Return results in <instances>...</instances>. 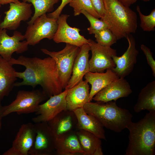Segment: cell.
<instances>
[{
    "mask_svg": "<svg viewBox=\"0 0 155 155\" xmlns=\"http://www.w3.org/2000/svg\"><path fill=\"white\" fill-rule=\"evenodd\" d=\"M9 61L13 65L25 67L23 72L15 71L16 77L22 81L16 82L15 86H30L34 88L40 85L49 98L62 92L56 62L50 57L41 59L21 55L17 59L12 57Z\"/></svg>",
    "mask_w": 155,
    "mask_h": 155,
    "instance_id": "1",
    "label": "cell"
},
{
    "mask_svg": "<svg viewBox=\"0 0 155 155\" xmlns=\"http://www.w3.org/2000/svg\"><path fill=\"white\" fill-rule=\"evenodd\" d=\"M125 155L155 154V111L149 112L137 122H131Z\"/></svg>",
    "mask_w": 155,
    "mask_h": 155,
    "instance_id": "2",
    "label": "cell"
},
{
    "mask_svg": "<svg viewBox=\"0 0 155 155\" xmlns=\"http://www.w3.org/2000/svg\"><path fill=\"white\" fill-rule=\"evenodd\" d=\"M105 12L101 19L117 40L135 33L137 27L136 13L118 0H103Z\"/></svg>",
    "mask_w": 155,
    "mask_h": 155,
    "instance_id": "3",
    "label": "cell"
},
{
    "mask_svg": "<svg viewBox=\"0 0 155 155\" xmlns=\"http://www.w3.org/2000/svg\"><path fill=\"white\" fill-rule=\"evenodd\" d=\"M83 108L88 114L95 117L104 127L116 132L126 128L133 116L128 110L120 107L115 101L86 103Z\"/></svg>",
    "mask_w": 155,
    "mask_h": 155,
    "instance_id": "4",
    "label": "cell"
},
{
    "mask_svg": "<svg viewBox=\"0 0 155 155\" xmlns=\"http://www.w3.org/2000/svg\"><path fill=\"white\" fill-rule=\"evenodd\" d=\"M49 97L42 90H20L15 100L3 106V117L12 113L18 115L35 113L40 103Z\"/></svg>",
    "mask_w": 155,
    "mask_h": 155,
    "instance_id": "5",
    "label": "cell"
},
{
    "mask_svg": "<svg viewBox=\"0 0 155 155\" xmlns=\"http://www.w3.org/2000/svg\"><path fill=\"white\" fill-rule=\"evenodd\" d=\"M80 49L78 46L66 43L64 48L58 51L41 49L43 53L49 55L55 61L63 89H65L71 77L74 61Z\"/></svg>",
    "mask_w": 155,
    "mask_h": 155,
    "instance_id": "6",
    "label": "cell"
},
{
    "mask_svg": "<svg viewBox=\"0 0 155 155\" xmlns=\"http://www.w3.org/2000/svg\"><path fill=\"white\" fill-rule=\"evenodd\" d=\"M58 28L57 20L46 14L36 18L28 25L24 35L28 44L34 46L44 38L53 39Z\"/></svg>",
    "mask_w": 155,
    "mask_h": 155,
    "instance_id": "7",
    "label": "cell"
},
{
    "mask_svg": "<svg viewBox=\"0 0 155 155\" xmlns=\"http://www.w3.org/2000/svg\"><path fill=\"white\" fill-rule=\"evenodd\" d=\"M92 56L89 60V71L92 72L103 73L105 70L115 67L112 59L117 55V51L111 46L101 45L93 40L88 39Z\"/></svg>",
    "mask_w": 155,
    "mask_h": 155,
    "instance_id": "8",
    "label": "cell"
},
{
    "mask_svg": "<svg viewBox=\"0 0 155 155\" xmlns=\"http://www.w3.org/2000/svg\"><path fill=\"white\" fill-rule=\"evenodd\" d=\"M36 135L29 155H51L55 151L56 137L47 122L34 124Z\"/></svg>",
    "mask_w": 155,
    "mask_h": 155,
    "instance_id": "9",
    "label": "cell"
},
{
    "mask_svg": "<svg viewBox=\"0 0 155 155\" xmlns=\"http://www.w3.org/2000/svg\"><path fill=\"white\" fill-rule=\"evenodd\" d=\"M68 90L50 96L45 102L40 104L35 113L37 115L32 119V121L47 122L61 111L67 110L66 96Z\"/></svg>",
    "mask_w": 155,
    "mask_h": 155,
    "instance_id": "10",
    "label": "cell"
},
{
    "mask_svg": "<svg viewBox=\"0 0 155 155\" xmlns=\"http://www.w3.org/2000/svg\"><path fill=\"white\" fill-rule=\"evenodd\" d=\"M36 133L34 124L32 123L22 125L17 133L11 146L3 155H29L32 146Z\"/></svg>",
    "mask_w": 155,
    "mask_h": 155,
    "instance_id": "11",
    "label": "cell"
},
{
    "mask_svg": "<svg viewBox=\"0 0 155 155\" xmlns=\"http://www.w3.org/2000/svg\"><path fill=\"white\" fill-rule=\"evenodd\" d=\"M126 38L129 44L127 50L121 56L115 55L112 57L115 67L111 69L119 78H124L132 72L139 54L136 47L135 40L133 36L130 34Z\"/></svg>",
    "mask_w": 155,
    "mask_h": 155,
    "instance_id": "12",
    "label": "cell"
},
{
    "mask_svg": "<svg viewBox=\"0 0 155 155\" xmlns=\"http://www.w3.org/2000/svg\"><path fill=\"white\" fill-rule=\"evenodd\" d=\"M7 29H0V55L9 61L12 54L23 53L28 49L29 45L25 39L24 35L17 31H14L11 36L7 33Z\"/></svg>",
    "mask_w": 155,
    "mask_h": 155,
    "instance_id": "13",
    "label": "cell"
},
{
    "mask_svg": "<svg viewBox=\"0 0 155 155\" xmlns=\"http://www.w3.org/2000/svg\"><path fill=\"white\" fill-rule=\"evenodd\" d=\"M32 4L24 2L9 3V9L5 12V16L0 24V29L15 30L22 21H26L32 17Z\"/></svg>",
    "mask_w": 155,
    "mask_h": 155,
    "instance_id": "14",
    "label": "cell"
},
{
    "mask_svg": "<svg viewBox=\"0 0 155 155\" xmlns=\"http://www.w3.org/2000/svg\"><path fill=\"white\" fill-rule=\"evenodd\" d=\"M69 15L61 14L57 20L58 28L53 38L56 43L64 42L80 47L84 44H88V39L80 33V30L72 27L67 22Z\"/></svg>",
    "mask_w": 155,
    "mask_h": 155,
    "instance_id": "15",
    "label": "cell"
},
{
    "mask_svg": "<svg viewBox=\"0 0 155 155\" xmlns=\"http://www.w3.org/2000/svg\"><path fill=\"white\" fill-rule=\"evenodd\" d=\"M132 92L129 83L124 78H119L97 92L92 100L106 102L128 96Z\"/></svg>",
    "mask_w": 155,
    "mask_h": 155,
    "instance_id": "16",
    "label": "cell"
},
{
    "mask_svg": "<svg viewBox=\"0 0 155 155\" xmlns=\"http://www.w3.org/2000/svg\"><path fill=\"white\" fill-rule=\"evenodd\" d=\"M80 48L74 61L71 77L65 89H70L82 81L85 74L89 71L90 46L88 44H86Z\"/></svg>",
    "mask_w": 155,
    "mask_h": 155,
    "instance_id": "17",
    "label": "cell"
},
{
    "mask_svg": "<svg viewBox=\"0 0 155 155\" xmlns=\"http://www.w3.org/2000/svg\"><path fill=\"white\" fill-rule=\"evenodd\" d=\"M77 119L73 111L63 110L47 123L56 138L77 129Z\"/></svg>",
    "mask_w": 155,
    "mask_h": 155,
    "instance_id": "18",
    "label": "cell"
},
{
    "mask_svg": "<svg viewBox=\"0 0 155 155\" xmlns=\"http://www.w3.org/2000/svg\"><path fill=\"white\" fill-rule=\"evenodd\" d=\"M90 88L88 82L83 80L69 89L66 96L67 110L73 111L83 108L90 101Z\"/></svg>",
    "mask_w": 155,
    "mask_h": 155,
    "instance_id": "19",
    "label": "cell"
},
{
    "mask_svg": "<svg viewBox=\"0 0 155 155\" xmlns=\"http://www.w3.org/2000/svg\"><path fill=\"white\" fill-rule=\"evenodd\" d=\"M55 151L59 155H85L75 133V131L56 138Z\"/></svg>",
    "mask_w": 155,
    "mask_h": 155,
    "instance_id": "20",
    "label": "cell"
},
{
    "mask_svg": "<svg viewBox=\"0 0 155 155\" xmlns=\"http://www.w3.org/2000/svg\"><path fill=\"white\" fill-rule=\"evenodd\" d=\"M73 111L77 119V129L89 131L100 139L106 140L103 126L95 117L87 114L83 108Z\"/></svg>",
    "mask_w": 155,
    "mask_h": 155,
    "instance_id": "21",
    "label": "cell"
},
{
    "mask_svg": "<svg viewBox=\"0 0 155 155\" xmlns=\"http://www.w3.org/2000/svg\"><path fill=\"white\" fill-rule=\"evenodd\" d=\"M9 61L0 55V100L9 96L16 83L17 78L16 71Z\"/></svg>",
    "mask_w": 155,
    "mask_h": 155,
    "instance_id": "22",
    "label": "cell"
},
{
    "mask_svg": "<svg viewBox=\"0 0 155 155\" xmlns=\"http://www.w3.org/2000/svg\"><path fill=\"white\" fill-rule=\"evenodd\" d=\"M105 73L88 72L84 78L91 86L90 92V101L92 100L94 96L100 90L109 84L115 81L119 78L112 71L111 69L106 70Z\"/></svg>",
    "mask_w": 155,
    "mask_h": 155,
    "instance_id": "23",
    "label": "cell"
},
{
    "mask_svg": "<svg viewBox=\"0 0 155 155\" xmlns=\"http://www.w3.org/2000/svg\"><path fill=\"white\" fill-rule=\"evenodd\" d=\"M75 133L85 155H103L100 139L92 133L77 129Z\"/></svg>",
    "mask_w": 155,
    "mask_h": 155,
    "instance_id": "24",
    "label": "cell"
},
{
    "mask_svg": "<svg viewBox=\"0 0 155 155\" xmlns=\"http://www.w3.org/2000/svg\"><path fill=\"white\" fill-rule=\"evenodd\" d=\"M133 109L136 113L146 110L155 111V81L148 83L141 90Z\"/></svg>",
    "mask_w": 155,
    "mask_h": 155,
    "instance_id": "25",
    "label": "cell"
},
{
    "mask_svg": "<svg viewBox=\"0 0 155 155\" xmlns=\"http://www.w3.org/2000/svg\"><path fill=\"white\" fill-rule=\"evenodd\" d=\"M23 1L31 3L34 8V13L30 19L27 22L28 25L33 23L38 17L47 12L53 11L54 5L60 0H22Z\"/></svg>",
    "mask_w": 155,
    "mask_h": 155,
    "instance_id": "26",
    "label": "cell"
},
{
    "mask_svg": "<svg viewBox=\"0 0 155 155\" xmlns=\"http://www.w3.org/2000/svg\"><path fill=\"white\" fill-rule=\"evenodd\" d=\"M74 10V15H79L85 11L97 18H101L93 7L90 0H71L69 3Z\"/></svg>",
    "mask_w": 155,
    "mask_h": 155,
    "instance_id": "27",
    "label": "cell"
},
{
    "mask_svg": "<svg viewBox=\"0 0 155 155\" xmlns=\"http://www.w3.org/2000/svg\"><path fill=\"white\" fill-rule=\"evenodd\" d=\"M94 34L97 43L102 46H111L117 40L115 36L108 28L101 30Z\"/></svg>",
    "mask_w": 155,
    "mask_h": 155,
    "instance_id": "28",
    "label": "cell"
},
{
    "mask_svg": "<svg viewBox=\"0 0 155 155\" xmlns=\"http://www.w3.org/2000/svg\"><path fill=\"white\" fill-rule=\"evenodd\" d=\"M140 20V26L144 31H154L155 27V9H153L148 15L143 14L141 12L139 6L136 7Z\"/></svg>",
    "mask_w": 155,
    "mask_h": 155,
    "instance_id": "29",
    "label": "cell"
},
{
    "mask_svg": "<svg viewBox=\"0 0 155 155\" xmlns=\"http://www.w3.org/2000/svg\"><path fill=\"white\" fill-rule=\"evenodd\" d=\"M81 13L85 16L90 23V26L87 28L90 34H94L101 30L108 28L107 24L101 19H99L84 10Z\"/></svg>",
    "mask_w": 155,
    "mask_h": 155,
    "instance_id": "30",
    "label": "cell"
},
{
    "mask_svg": "<svg viewBox=\"0 0 155 155\" xmlns=\"http://www.w3.org/2000/svg\"><path fill=\"white\" fill-rule=\"evenodd\" d=\"M141 49L146 56L148 64L150 67L153 76L155 77V61L152 56V53L150 49L145 45L142 44Z\"/></svg>",
    "mask_w": 155,
    "mask_h": 155,
    "instance_id": "31",
    "label": "cell"
},
{
    "mask_svg": "<svg viewBox=\"0 0 155 155\" xmlns=\"http://www.w3.org/2000/svg\"><path fill=\"white\" fill-rule=\"evenodd\" d=\"M90 1L96 12L101 18H102L105 12L103 0H90Z\"/></svg>",
    "mask_w": 155,
    "mask_h": 155,
    "instance_id": "32",
    "label": "cell"
},
{
    "mask_svg": "<svg viewBox=\"0 0 155 155\" xmlns=\"http://www.w3.org/2000/svg\"><path fill=\"white\" fill-rule=\"evenodd\" d=\"M71 0H62L61 2L58 7L52 13L48 14V17L57 20V18L60 16L63 8L67 4L69 3Z\"/></svg>",
    "mask_w": 155,
    "mask_h": 155,
    "instance_id": "33",
    "label": "cell"
},
{
    "mask_svg": "<svg viewBox=\"0 0 155 155\" xmlns=\"http://www.w3.org/2000/svg\"><path fill=\"white\" fill-rule=\"evenodd\" d=\"M124 6L129 7L131 5L135 3L137 0H118Z\"/></svg>",
    "mask_w": 155,
    "mask_h": 155,
    "instance_id": "34",
    "label": "cell"
},
{
    "mask_svg": "<svg viewBox=\"0 0 155 155\" xmlns=\"http://www.w3.org/2000/svg\"><path fill=\"white\" fill-rule=\"evenodd\" d=\"M20 2L19 0H0V7L2 5L9 4L11 3H18Z\"/></svg>",
    "mask_w": 155,
    "mask_h": 155,
    "instance_id": "35",
    "label": "cell"
},
{
    "mask_svg": "<svg viewBox=\"0 0 155 155\" xmlns=\"http://www.w3.org/2000/svg\"><path fill=\"white\" fill-rule=\"evenodd\" d=\"M1 101L0 100V135L2 127L1 120L3 117V106L2 105Z\"/></svg>",
    "mask_w": 155,
    "mask_h": 155,
    "instance_id": "36",
    "label": "cell"
},
{
    "mask_svg": "<svg viewBox=\"0 0 155 155\" xmlns=\"http://www.w3.org/2000/svg\"><path fill=\"white\" fill-rule=\"evenodd\" d=\"M147 2L150 1V0H141Z\"/></svg>",
    "mask_w": 155,
    "mask_h": 155,
    "instance_id": "37",
    "label": "cell"
},
{
    "mask_svg": "<svg viewBox=\"0 0 155 155\" xmlns=\"http://www.w3.org/2000/svg\"><path fill=\"white\" fill-rule=\"evenodd\" d=\"M1 22H0V23H1Z\"/></svg>",
    "mask_w": 155,
    "mask_h": 155,
    "instance_id": "38",
    "label": "cell"
}]
</instances>
